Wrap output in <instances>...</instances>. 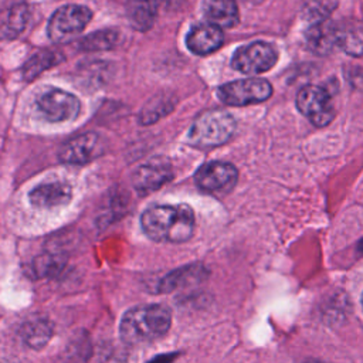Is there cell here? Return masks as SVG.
I'll use <instances>...</instances> for the list:
<instances>
[{
  "label": "cell",
  "mask_w": 363,
  "mask_h": 363,
  "mask_svg": "<svg viewBox=\"0 0 363 363\" xmlns=\"http://www.w3.org/2000/svg\"><path fill=\"white\" fill-rule=\"evenodd\" d=\"M140 224L153 241L183 242L193 234L194 213L187 204L153 206L142 214Z\"/></svg>",
  "instance_id": "1"
},
{
  "label": "cell",
  "mask_w": 363,
  "mask_h": 363,
  "mask_svg": "<svg viewBox=\"0 0 363 363\" xmlns=\"http://www.w3.org/2000/svg\"><path fill=\"white\" fill-rule=\"evenodd\" d=\"M172 323V313L163 305H146L129 309L121 319V339L129 345L152 342L163 336Z\"/></svg>",
  "instance_id": "2"
},
{
  "label": "cell",
  "mask_w": 363,
  "mask_h": 363,
  "mask_svg": "<svg viewBox=\"0 0 363 363\" xmlns=\"http://www.w3.org/2000/svg\"><path fill=\"white\" fill-rule=\"evenodd\" d=\"M235 129L234 118L223 109L207 111L190 128L189 143L196 147H213L225 143Z\"/></svg>",
  "instance_id": "3"
},
{
  "label": "cell",
  "mask_w": 363,
  "mask_h": 363,
  "mask_svg": "<svg viewBox=\"0 0 363 363\" xmlns=\"http://www.w3.org/2000/svg\"><path fill=\"white\" fill-rule=\"evenodd\" d=\"M92 13L88 7L68 4L58 9L50 18L48 37L54 43H67L78 35L89 23Z\"/></svg>",
  "instance_id": "4"
},
{
  "label": "cell",
  "mask_w": 363,
  "mask_h": 363,
  "mask_svg": "<svg viewBox=\"0 0 363 363\" xmlns=\"http://www.w3.org/2000/svg\"><path fill=\"white\" fill-rule=\"evenodd\" d=\"M217 94L227 105L244 106L268 99L272 94V86L262 78H245L221 85Z\"/></svg>",
  "instance_id": "5"
},
{
  "label": "cell",
  "mask_w": 363,
  "mask_h": 363,
  "mask_svg": "<svg viewBox=\"0 0 363 363\" xmlns=\"http://www.w3.org/2000/svg\"><path fill=\"white\" fill-rule=\"evenodd\" d=\"M296 106L315 126L328 125L335 115L329 91L319 85L303 86L298 92Z\"/></svg>",
  "instance_id": "6"
},
{
  "label": "cell",
  "mask_w": 363,
  "mask_h": 363,
  "mask_svg": "<svg viewBox=\"0 0 363 363\" xmlns=\"http://www.w3.org/2000/svg\"><path fill=\"white\" fill-rule=\"evenodd\" d=\"M277 58L278 54L269 43L254 41L234 52L231 65L242 74H261L271 69Z\"/></svg>",
  "instance_id": "7"
},
{
  "label": "cell",
  "mask_w": 363,
  "mask_h": 363,
  "mask_svg": "<svg viewBox=\"0 0 363 363\" xmlns=\"http://www.w3.org/2000/svg\"><path fill=\"white\" fill-rule=\"evenodd\" d=\"M37 106L43 116L51 122L74 119L79 113V99L62 89L50 88L37 99Z\"/></svg>",
  "instance_id": "8"
},
{
  "label": "cell",
  "mask_w": 363,
  "mask_h": 363,
  "mask_svg": "<svg viewBox=\"0 0 363 363\" xmlns=\"http://www.w3.org/2000/svg\"><path fill=\"white\" fill-rule=\"evenodd\" d=\"M237 177V169L225 162H208L196 172L197 186L210 193L230 190L235 184Z\"/></svg>",
  "instance_id": "9"
},
{
  "label": "cell",
  "mask_w": 363,
  "mask_h": 363,
  "mask_svg": "<svg viewBox=\"0 0 363 363\" xmlns=\"http://www.w3.org/2000/svg\"><path fill=\"white\" fill-rule=\"evenodd\" d=\"M104 152V142L99 138V135L94 132L82 133L75 136L74 139L68 140L62 147L60 149L58 157L64 163L69 164H84Z\"/></svg>",
  "instance_id": "10"
},
{
  "label": "cell",
  "mask_w": 363,
  "mask_h": 363,
  "mask_svg": "<svg viewBox=\"0 0 363 363\" xmlns=\"http://www.w3.org/2000/svg\"><path fill=\"white\" fill-rule=\"evenodd\" d=\"M308 47L316 54L330 52L337 47V26L328 20V17H315L311 20L305 33Z\"/></svg>",
  "instance_id": "11"
},
{
  "label": "cell",
  "mask_w": 363,
  "mask_h": 363,
  "mask_svg": "<svg viewBox=\"0 0 363 363\" xmlns=\"http://www.w3.org/2000/svg\"><path fill=\"white\" fill-rule=\"evenodd\" d=\"M173 177V170L170 164L164 162H153L140 166L135 173H133V186L135 189L142 193H150L153 190L160 189L163 184H166L169 180Z\"/></svg>",
  "instance_id": "12"
},
{
  "label": "cell",
  "mask_w": 363,
  "mask_h": 363,
  "mask_svg": "<svg viewBox=\"0 0 363 363\" xmlns=\"http://www.w3.org/2000/svg\"><path fill=\"white\" fill-rule=\"evenodd\" d=\"M72 197L71 186L65 182H47L34 187L28 199L33 206L40 208H52L67 204Z\"/></svg>",
  "instance_id": "13"
},
{
  "label": "cell",
  "mask_w": 363,
  "mask_h": 363,
  "mask_svg": "<svg viewBox=\"0 0 363 363\" xmlns=\"http://www.w3.org/2000/svg\"><path fill=\"white\" fill-rule=\"evenodd\" d=\"M223 44V31L220 27L206 23L199 24L190 30L186 38V45L193 54L206 55L217 48H220Z\"/></svg>",
  "instance_id": "14"
},
{
  "label": "cell",
  "mask_w": 363,
  "mask_h": 363,
  "mask_svg": "<svg viewBox=\"0 0 363 363\" xmlns=\"http://www.w3.org/2000/svg\"><path fill=\"white\" fill-rule=\"evenodd\" d=\"M203 13L210 24L228 28L238 23L235 0H203Z\"/></svg>",
  "instance_id": "15"
},
{
  "label": "cell",
  "mask_w": 363,
  "mask_h": 363,
  "mask_svg": "<svg viewBox=\"0 0 363 363\" xmlns=\"http://www.w3.org/2000/svg\"><path fill=\"white\" fill-rule=\"evenodd\" d=\"M159 7V0H126V14L130 24L146 31L152 27Z\"/></svg>",
  "instance_id": "16"
},
{
  "label": "cell",
  "mask_w": 363,
  "mask_h": 363,
  "mask_svg": "<svg viewBox=\"0 0 363 363\" xmlns=\"http://www.w3.org/2000/svg\"><path fill=\"white\" fill-rule=\"evenodd\" d=\"M28 21V7L17 3L9 7L0 17V34L4 38H14L21 34Z\"/></svg>",
  "instance_id": "17"
},
{
  "label": "cell",
  "mask_w": 363,
  "mask_h": 363,
  "mask_svg": "<svg viewBox=\"0 0 363 363\" xmlns=\"http://www.w3.org/2000/svg\"><path fill=\"white\" fill-rule=\"evenodd\" d=\"M337 47L349 55H363V26L349 24L337 27Z\"/></svg>",
  "instance_id": "18"
},
{
  "label": "cell",
  "mask_w": 363,
  "mask_h": 363,
  "mask_svg": "<svg viewBox=\"0 0 363 363\" xmlns=\"http://www.w3.org/2000/svg\"><path fill=\"white\" fill-rule=\"evenodd\" d=\"M64 57L55 51L43 50L34 54L23 67V77L26 81H31L37 78L43 71L48 69L50 67L58 64Z\"/></svg>",
  "instance_id": "19"
},
{
  "label": "cell",
  "mask_w": 363,
  "mask_h": 363,
  "mask_svg": "<svg viewBox=\"0 0 363 363\" xmlns=\"http://www.w3.org/2000/svg\"><path fill=\"white\" fill-rule=\"evenodd\" d=\"M20 333H21L23 340L30 347L40 349L48 342L52 330H51V326L48 322L40 319V320H31V322L24 323Z\"/></svg>",
  "instance_id": "20"
},
{
  "label": "cell",
  "mask_w": 363,
  "mask_h": 363,
  "mask_svg": "<svg viewBox=\"0 0 363 363\" xmlns=\"http://www.w3.org/2000/svg\"><path fill=\"white\" fill-rule=\"evenodd\" d=\"M118 41V33L113 30H102L92 33L81 40L79 48L84 51H99L108 50Z\"/></svg>",
  "instance_id": "21"
},
{
  "label": "cell",
  "mask_w": 363,
  "mask_h": 363,
  "mask_svg": "<svg viewBox=\"0 0 363 363\" xmlns=\"http://www.w3.org/2000/svg\"><path fill=\"white\" fill-rule=\"evenodd\" d=\"M203 271L197 265H191L184 268L183 271H173L167 278L160 282V291H172L180 285H186L193 278H200Z\"/></svg>",
  "instance_id": "22"
},
{
  "label": "cell",
  "mask_w": 363,
  "mask_h": 363,
  "mask_svg": "<svg viewBox=\"0 0 363 363\" xmlns=\"http://www.w3.org/2000/svg\"><path fill=\"white\" fill-rule=\"evenodd\" d=\"M173 102L169 96L164 98H155L152 99L140 112V122L142 123H152L157 121L162 115H164L169 109H172Z\"/></svg>",
  "instance_id": "23"
},
{
  "label": "cell",
  "mask_w": 363,
  "mask_h": 363,
  "mask_svg": "<svg viewBox=\"0 0 363 363\" xmlns=\"http://www.w3.org/2000/svg\"><path fill=\"white\" fill-rule=\"evenodd\" d=\"M359 248H360V250H362V251H363V240H362V241H360V245H359Z\"/></svg>",
  "instance_id": "24"
},
{
  "label": "cell",
  "mask_w": 363,
  "mask_h": 363,
  "mask_svg": "<svg viewBox=\"0 0 363 363\" xmlns=\"http://www.w3.org/2000/svg\"><path fill=\"white\" fill-rule=\"evenodd\" d=\"M305 363H320V362H305Z\"/></svg>",
  "instance_id": "25"
},
{
  "label": "cell",
  "mask_w": 363,
  "mask_h": 363,
  "mask_svg": "<svg viewBox=\"0 0 363 363\" xmlns=\"http://www.w3.org/2000/svg\"><path fill=\"white\" fill-rule=\"evenodd\" d=\"M362 305H363V296H362Z\"/></svg>",
  "instance_id": "26"
}]
</instances>
